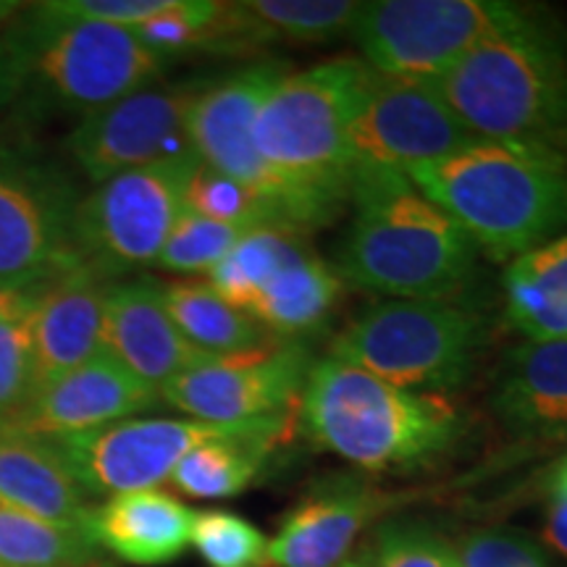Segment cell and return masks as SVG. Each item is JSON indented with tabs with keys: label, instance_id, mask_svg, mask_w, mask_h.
Wrapping results in <instances>:
<instances>
[{
	"label": "cell",
	"instance_id": "9a60e30c",
	"mask_svg": "<svg viewBox=\"0 0 567 567\" xmlns=\"http://www.w3.org/2000/svg\"><path fill=\"white\" fill-rule=\"evenodd\" d=\"M239 423L221 425L187 417H126L87 434L53 442L87 496H116L158 488L187 452L229 436Z\"/></svg>",
	"mask_w": 567,
	"mask_h": 567
},
{
	"label": "cell",
	"instance_id": "d6a6232c",
	"mask_svg": "<svg viewBox=\"0 0 567 567\" xmlns=\"http://www.w3.org/2000/svg\"><path fill=\"white\" fill-rule=\"evenodd\" d=\"M218 6L221 3L216 0H172V6L158 17L134 27V34L166 61L182 53L203 51L205 34L210 21L216 19Z\"/></svg>",
	"mask_w": 567,
	"mask_h": 567
},
{
	"label": "cell",
	"instance_id": "277c9868",
	"mask_svg": "<svg viewBox=\"0 0 567 567\" xmlns=\"http://www.w3.org/2000/svg\"><path fill=\"white\" fill-rule=\"evenodd\" d=\"M297 405L305 436L363 471L431 465L465 434L444 396L408 392L337 358L316 360Z\"/></svg>",
	"mask_w": 567,
	"mask_h": 567
},
{
	"label": "cell",
	"instance_id": "ab89813d",
	"mask_svg": "<svg viewBox=\"0 0 567 567\" xmlns=\"http://www.w3.org/2000/svg\"><path fill=\"white\" fill-rule=\"evenodd\" d=\"M32 287H38V284H24V287H21V284H3V281H0V318H3L6 313H11V310L17 308L21 300H24V295L30 292Z\"/></svg>",
	"mask_w": 567,
	"mask_h": 567
},
{
	"label": "cell",
	"instance_id": "b9f144b4",
	"mask_svg": "<svg viewBox=\"0 0 567 567\" xmlns=\"http://www.w3.org/2000/svg\"><path fill=\"white\" fill-rule=\"evenodd\" d=\"M337 567H371V563H368V557H363V559H344V563L337 565Z\"/></svg>",
	"mask_w": 567,
	"mask_h": 567
},
{
	"label": "cell",
	"instance_id": "e575fe53",
	"mask_svg": "<svg viewBox=\"0 0 567 567\" xmlns=\"http://www.w3.org/2000/svg\"><path fill=\"white\" fill-rule=\"evenodd\" d=\"M457 567H549L547 551L517 530H476L455 547Z\"/></svg>",
	"mask_w": 567,
	"mask_h": 567
},
{
	"label": "cell",
	"instance_id": "f1b7e54d",
	"mask_svg": "<svg viewBox=\"0 0 567 567\" xmlns=\"http://www.w3.org/2000/svg\"><path fill=\"white\" fill-rule=\"evenodd\" d=\"M184 208L218 224L245 226V229H264V226H268V229L292 231L284 224L281 213L271 203L255 195L245 184L234 182L226 174L216 172V168L205 166L203 161L193 174V179H189Z\"/></svg>",
	"mask_w": 567,
	"mask_h": 567
},
{
	"label": "cell",
	"instance_id": "4dcf8cb0",
	"mask_svg": "<svg viewBox=\"0 0 567 567\" xmlns=\"http://www.w3.org/2000/svg\"><path fill=\"white\" fill-rule=\"evenodd\" d=\"M48 284L32 287L11 313L0 318V423L32 396V313Z\"/></svg>",
	"mask_w": 567,
	"mask_h": 567
},
{
	"label": "cell",
	"instance_id": "3957f363",
	"mask_svg": "<svg viewBox=\"0 0 567 567\" xmlns=\"http://www.w3.org/2000/svg\"><path fill=\"white\" fill-rule=\"evenodd\" d=\"M434 82L478 140L549 145L567 130V30L520 6Z\"/></svg>",
	"mask_w": 567,
	"mask_h": 567
},
{
	"label": "cell",
	"instance_id": "30bf717a",
	"mask_svg": "<svg viewBox=\"0 0 567 567\" xmlns=\"http://www.w3.org/2000/svg\"><path fill=\"white\" fill-rule=\"evenodd\" d=\"M520 6L505 0L363 3L350 34L375 74L436 80Z\"/></svg>",
	"mask_w": 567,
	"mask_h": 567
},
{
	"label": "cell",
	"instance_id": "2e32d148",
	"mask_svg": "<svg viewBox=\"0 0 567 567\" xmlns=\"http://www.w3.org/2000/svg\"><path fill=\"white\" fill-rule=\"evenodd\" d=\"M161 402V392L134 379L105 352H97L87 363L53 381L45 392L34 394L24 408L0 423V431L59 442L126 421Z\"/></svg>",
	"mask_w": 567,
	"mask_h": 567
},
{
	"label": "cell",
	"instance_id": "d590c367",
	"mask_svg": "<svg viewBox=\"0 0 567 567\" xmlns=\"http://www.w3.org/2000/svg\"><path fill=\"white\" fill-rule=\"evenodd\" d=\"M59 13L74 19L105 21L116 27H137L142 21L158 17L172 6V0H51Z\"/></svg>",
	"mask_w": 567,
	"mask_h": 567
},
{
	"label": "cell",
	"instance_id": "484cf974",
	"mask_svg": "<svg viewBox=\"0 0 567 567\" xmlns=\"http://www.w3.org/2000/svg\"><path fill=\"white\" fill-rule=\"evenodd\" d=\"M502 287L515 331L528 342H567V234L513 260Z\"/></svg>",
	"mask_w": 567,
	"mask_h": 567
},
{
	"label": "cell",
	"instance_id": "ffe728a7",
	"mask_svg": "<svg viewBox=\"0 0 567 567\" xmlns=\"http://www.w3.org/2000/svg\"><path fill=\"white\" fill-rule=\"evenodd\" d=\"M494 415L528 442H567V342H523L502 360Z\"/></svg>",
	"mask_w": 567,
	"mask_h": 567
},
{
	"label": "cell",
	"instance_id": "5b68a950",
	"mask_svg": "<svg viewBox=\"0 0 567 567\" xmlns=\"http://www.w3.org/2000/svg\"><path fill=\"white\" fill-rule=\"evenodd\" d=\"M375 71L363 59H331L289 71L260 105L255 151L326 224L350 200L347 126Z\"/></svg>",
	"mask_w": 567,
	"mask_h": 567
},
{
	"label": "cell",
	"instance_id": "cb8c5ba5",
	"mask_svg": "<svg viewBox=\"0 0 567 567\" xmlns=\"http://www.w3.org/2000/svg\"><path fill=\"white\" fill-rule=\"evenodd\" d=\"M363 3L350 0H243L224 9V51L250 53L274 42H323L352 30Z\"/></svg>",
	"mask_w": 567,
	"mask_h": 567
},
{
	"label": "cell",
	"instance_id": "44dd1931",
	"mask_svg": "<svg viewBox=\"0 0 567 567\" xmlns=\"http://www.w3.org/2000/svg\"><path fill=\"white\" fill-rule=\"evenodd\" d=\"M342 279L305 243V234H292L279 264L260 284L245 313L255 318L271 337L305 339L321 331L334 316Z\"/></svg>",
	"mask_w": 567,
	"mask_h": 567
},
{
	"label": "cell",
	"instance_id": "74e56055",
	"mask_svg": "<svg viewBox=\"0 0 567 567\" xmlns=\"http://www.w3.org/2000/svg\"><path fill=\"white\" fill-rule=\"evenodd\" d=\"M24 11V3L19 0H0V66L9 63L11 53H9V38H11V27L13 21L19 19V13Z\"/></svg>",
	"mask_w": 567,
	"mask_h": 567
},
{
	"label": "cell",
	"instance_id": "60d3db41",
	"mask_svg": "<svg viewBox=\"0 0 567 567\" xmlns=\"http://www.w3.org/2000/svg\"><path fill=\"white\" fill-rule=\"evenodd\" d=\"M549 484H551V492H567V457L555 467Z\"/></svg>",
	"mask_w": 567,
	"mask_h": 567
},
{
	"label": "cell",
	"instance_id": "603a6c76",
	"mask_svg": "<svg viewBox=\"0 0 567 567\" xmlns=\"http://www.w3.org/2000/svg\"><path fill=\"white\" fill-rule=\"evenodd\" d=\"M195 513L161 488L116 494L92 515L103 551L140 567L168 565L193 544Z\"/></svg>",
	"mask_w": 567,
	"mask_h": 567
},
{
	"label": "cell",
	"instance_id": "4316f807",
	"mask_svg": "<svg viewBox=\"0 0 567 567\" xmlns=\"http://www.w3.org/2000/svg\"><path fill=\"white\" fill-rule=\"evenodd\" d=\"M163 302L179 334L210 358L260 350L276 339L255 318L226 302L210 284L168 281L163 284Z\"/></svg>",
	"mask_w": 567,
	"mask_h": 567
},
{
	"label": "cell",
	"instance_id": "8992f818",
	"mask_svg": "<svg viewBox=\"0 0 567 567\" xmlns=\"http://www.w3.org/2000/svg\"><path fill=\"white\" fill-rule=\"evenodd\" d=\"M9 53L21 84L19 101L34 113L82 118L151 87L168 63L132 27L66 17L51 3L24 6L11 27Z\"/></svg>",
	"mask_w": 567,
	"mask_h": 567
},
{
	"label": "cell",
	"instance_id": "52a82bcc",
	"mask_svg": "<svg viewBox=\"0 0 567 567\" xmlns=\"http://www.w3.org/2000/svg\"><path fill=\"white\" fill-rule=\"evenodd\" d=\"M484 344V323L446 300H386L354 318L329 358L363 368L408 392L442 394L465 384Z\"/></svg>",
	"mask_w": 567,
	"mask_h": 567
},
{
	"label": "cell",
	"instance_id": "7402d4cb",
	"mask_svg": "<svg viewBox=\"0 0 567 567\" xmlns=\"http://www.w3.org/2000/svg\"><path fill=\"white\" fill-rule=\"evenodd\" d=\"M0 505L61 526H92L95 515L59 446L17 431H0Z\"/></svg>",
	"mask_w": 567,
	"mask_h": 567
},
{
	"label": "cell",
	"instance_id": "7a4b0ae2",
	"mask_svg": "<svg viewBox=\"0 0 567 567\" xmlns=\"http://www.w3.org/2000/svg\"><path fill=\"white\" fill-rule=\"evenodd\" d=\"M350 203L339 279L394 300H450L467 287L476 243L405 174L354 176Z\"/></svg>",
	"mask_w": 567,
	"mask_h": 567
},
{
	"label": "cell",
	"instance_id": "6da1fadb",
	"mask_svg": "<svg viewBox=\"0 0 567 567\" xmlns=\"http://www.w3.org/2000/svg\"><path fill=\"white\" fill-rule=\"evenodd\" d=\"M405 176L496 264L567 234V161L547 142L473 140Z\"/></svg>",
	"mask_w": 567,
	"mask_h": 567
},
{
	"label": "cell",
	"instance_id": "ac0fdd59",
	"mask_svg": "<svg viewBox=\"0 0 567 567\" xmlns=\"http://www.w3.org/2000/svg\"><path fill=\"white\" fill-rule=\"evenodd\" d=\"M113 281L84 260L42 289L32 313V396L101 352L103 305Z\"/></svg>",
	"mask_w": 567,
	"mask_h": 567
},
{
	"label": "cell",
	"instance_id": "d6986e66",
	"mask_svg": "<svg viewBox=\"0 0 567 567\" xmlns=\"http://www.w3.org/2000/svg\"><path fill=\"white\" fill-rule=\"evenodd\" d=\"M384 496L363 484L321 488L284 517L266 544L260 567H337L365 523L381 513Z\"/></svg>",
	"mask_w": 567,
	"mask_h": 567
},
{
	"label": "cell",
	"instance_id": "5bb4252c",
	"mask_svg": "<svg viewBox=\"0 0 567 567\" xmlns=\"http://www.w3.org/2000/svg\"><path fill=\"white\" fill-rule=\"evenodd\" d=\"M200 92L197 82L145 87L90 113L66 137L71 161L97 187L132 168L195 153L187 118Z\"/></svg>",
	"mask_w": 567,
	"mask_h": 567
},
{
	"label": "cell",
	"instance_id": "83f0119b",
	"mask_svg": "<svg viewBox=\"0 0 567 567\" xmlns=\"http://www.w3.org/2000/svg\"><path fill=\"white\" fill-rule=\"evenodd\" d=\"M0 567H111L92 526H61L0 505Z\"/></svg>",
	"mask_w": 567,
	"mask_h": 567
},
{
	"label": "cell",
	"instance_id": "1f68e13d",
	"mask_svg": "<svg viewBox=\"0 0 567 567\" xmlns=\"http://www.w3.org/2000/svg\"><path fill=\"white\" fill-rule=\"evenodd\" d=\"M266 536L245 517L226 509L195 513L193 547L213 567H260Z\"/></svg>",
	"mask_w": 567,
	"mask_h": 567
},
{
	"label": "cell",
	"instance_id": "836d02e7",
	"mask_svg": "<svg viewBox=\"0 0 567 567\" xmlns=\"http://www.w3.org/2000/svg\"><path fill=\"white\" fill-rule=\"evenodd\" d=\"M371 567H457L455 547L421 523H389L368 555Z\"/></svg>",
	"mask_w": 567,
	"mask_h": 567
},
{
	"label": "cell",
	"instance_id": "e0dca14e",
	"mask_svg": "<svg viewBox=\"0 0 567 567\" xmlns=\"http://www.w3.org/2000/svg\"><path fill=\"white\" fill-rule=\"evenodd\" d=\"M101 352L155 392L210 358L179 334L163 302V284L153 279L111 284L103 305Z\"/></svg>",
	"mask_w": 567,
	"mask_h": 567
},
{
	"label": "cell",
	"instance_id": "ba28073f",
	"mask_svg": "<svg viewBox=\"0 0 567 567\" xmlns=\"http://www.w3.org/2000/svg\"><path fill=\"white\" fill-rule=\"evenodd\" d=\"M82 193L38 145L0 140V281L45 284L76 268Z\"/></svg>",
	"mask_w": 567,
	"mask_h": 567
},
{
	"label": "cell",
	"instance_id": "8d00e7d4",
	"mask_svg": "<svg viewBox=\"0 0 567 567\" xmlns=\"http://www.w3.org/2000/svg\"><path fill=\"white\" fill-rule=\"evenodd\" d=\"M544 538L567 557V492H551V505L544 523Z\"/></svg>",
	"mask_w": 567,
	"mask_h": 567
},
{
	"label": "cell",
	"instance_id": "8fae6325",
	"mask_svg": "<svg viewBox=\"0 0 567 567\" xmlns=\"http://www.w3.org/2000/svg\"><path fill=\"white\" fill-rule=\"evenodd\" d=\"M289 71L292 66L287 61H255L226 80L203 87L189 111L187 132L205 166L245 184L281 213L289 229L305 234L326 221L266 166L252 142V124L260 105Z\"/></svg>",
	"mask_w": 567,
	"mask_h": 567
},
{
	"label": "cell",
	"instance_id": "4fadbf2b",
	"mask_svg": "<svg viewBox=\"0 0 567 567\" xmlns=\"http://www.w3.org/2000/svg\"><path fill=\"white\" fill-rule=\"evenodd\" d=\"M302 339H274L252 352L208 358L161 389L166 405L205 423H247L284 415L313 371Z\"/></svg>",
	"mask_w": 567,
	"mask_h": 567
},
{
	"label": "cell",
	"instance_id": "f546056e",
	"mask_svg": "<svg viewBox=\"0 0 567 567\" xmlns=\"http://www.w3.org/2000/svg\"><path fill=\"white\" fill-rule=\"evenodd\" d=\"M247 231L252 229L210 221V218L184 208L155 266L174 274H210Z\"/></svg>",
	"mask_w": 567,
	"mask_h": 567
},
{
	"label": "cell",
	"instance_id": "7c38bea8",
	"mask_svg": "<svg viewBox=\"0 0 567 567\" xmlns=\"http://www.w3.org/2000/svg\"><path fill=\"white\" fill-rule=\"evenodd\" d=\"M473 140L478 137L446 105L434 80L373 74L363 103L347 126V161L352 179L373 172L405 174Z\"/></svg>",
	"mask_w": 567,
	"mask_h": 567
},
{
	"label": "cell",
	"instance_id": "9c48e42d",
	"mask_svg": "<svg viewBox=\"0 0 567 567\" xmlns=\"http://www.w3.org/2000/svg\"><path fill=\"white\" fill-rule=\"evenodd\" d=\"M197 166V153H184L97 184L76 210L82 260L101 266L113 279L155 264L184 213Z\"/></svg>",
	"mask_w": 567,
	"mask_h": 567
},
{
	"label": "cell",
	"instance_id": "d4e9b609",
	"mask_svg": "<svg viewBox=\"0 0 567 567\" xmlns=\"http://www.w3.org/2000/svg\"><path fill=\"white\" fill-rule=\"evenodd\" d=\"M284 431V415L239 423L229 436L213 439L187 452L168 481L195 499H229L243 494L260 476Z\"/></svg>",
	"mask_w": 567,
	"mask_h": 567
},
{
	"label": "cell",
	"instance_id": "f35d334b",
	"mask_svg": "<svg viewBox=\"0 0 567 567\" xmlns=\"http://www.w3.org/2000/svg\"><path fill=\"white\" fill-rule=\"evenodd\" d=\"M19 92H21V84H19L17 69H13V63L9 59V63H3V66H0V111H3L6 105L17 103Z\"/></svg>",
	"mask_w": 567,
	"mask_h": 567
}]
</instances>
